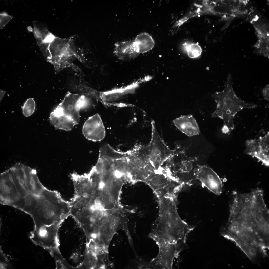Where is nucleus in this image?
<instances>
[{"instance_id":"nucleus-23","label":"nucleus","mask_w":269,"mask_h":269,"mask_svg":"<svg viewBox=\"0 0 269 269\" xmlns=\"http://www.w3.org/2000/svg\"><path fill=\"white\" fill-rule=\"evenodd\" d=\"M111 213L110 211L109 210H106L103 213V215L106 218H108L110 216Z\"/></svg>"},{"instance_id":"nucleus-30","label":"nucleus","mask_w":269,"mask_h":269,"mask_svg":"<svg viewBox=\"0 0 269 269\" xmlns=\"http://www.w3.org/2000/svg\"><path fill=\"white\" fill-rule=\"evenodd\" d=\"M105 268V266H104L103 265H102L100 267V269H104V268Z\"/></svg>"},{"instance_id":"nucleus-26","label":"nucleus","mask_w":269,"mask_h":269,"mask_svg":"<svg viewBox=\"0 0 269 269\" xmlns=\"http://www.w3.org/2000/svg\"><path fill=\"white\" fill-rule=\"evenodd\" d=\"M100 228L102 231H105L106 230L107 227L105 224H102L100 226Z\"/></svg>"},{"instance_id":"nucleus-4","label":"nucleus","mask_w":269,"mask_h":269,"mask_svg":"<svg viewBox=\"0 0 269 269\" xmlns=\"http://www.w3.org/2000/svg\"><path fill=\"white\" fill-rule=\"evenodd\" d=\"M46 59L54 66L57 71L69 68L78 72L79 68L73 63L77 59L84 63L85 60L71 39H61L55 37L49 43Z\"/></svg>"},{"instance_id":"nucleus-13","label":"nucleus","mask_w":269,"mask_h":269,"mask_svg":"<svg viewBox=\"0 0 269 269\" xmlns=\"http://www.w3.org/2000/svg\"><path fill=\"white\" fill-rule=\"evenodd\" d=\"M49 118L50 123L57 129L69 131L76 125L71 119L55 108L51 113Z\"/></svg>"},{"instance_id":"nucleus-7","label":"nucleus","mask_w":269,"mask_h":269,"mask_svg":"<svg viewBox=\"0 0 269 269\" xmlns=\"http://www.w3.org/2000/svg\"><path fill=\"white\" fill-rule=\"evenodd\" d=\"M89 102L87 96L68 92L55 109L71 119L77 125L80 122V109L87 106Z\"/></svg>"},{"instance_id":"nucleus-14","label":"nucleus","mask_w":269,"mask_h":269,"mask_svg":"<svg viewBox=\"0 0 269 269\" xmlns=\"http://www.w3.org/2000/svg\"><path fill=\"white\" fill-rule=\"evenodd\" d=\"M134 41L139 54L146 53L152 50L155 44L152 37L146 33L139 34Z\"/></svg>"},{"instance_id":"nucleus-9","label":"nucleus","mask_w":269,"mask_h":269,"mask_svg":"<svg viewBox=\"0 0 269 269\" xmlns=\"http://www.w3.org/2000/svg\"><path fill=\"white\" fill-rule=\"evenodd\" d=\"M197 180L204 187L214 194L219 195L222 192V181L217 173L206 165H200L198 171Z\"/></svg>"},{"instance_id":"nucleus-24","label":"nucleus","mask_w":269,"mask_h":269,"mask_svg":"<svg viewBox=\"0 0 269 269\" xmlns=\"http://www.w3.org/2000/svg\"><path fill=\"white\" fill-rule=\"evenodd\" d=\"M241 240L243 241H246L248 239V237L245 235H242L240 237Z\"/></svg>"},{"instance_id":"nucleus-22","label":"nucleus","mask_w":269,"mask_h":269,"mask_svg":"<svg viewBox=\"0 0 269 269\" xmlns=\"http://www.w3.org/2000/svg\"><path fill=\"white\" fill-rule=\"evenodd\" d=\"M115 220V217L114 216L112 215L110 216L109 218L108 221L109 223L111 224L113 223L114 221Z\"/></svg>"},{"instance_id":"nucleus-20","label":"nucleus","mask_w":269,"mask_h":269,"mask_svg":"<svg viewBox=\"0 0 269 269\" xmlns=\"http://www.w3.org/2000/svg\"><path fill=\"white\" fill-rule=\"evenodd\" d=\"M105 186V183L104 181L102 180H100L98 184V189L100 190H102Z\"/></svg>"},{"instance_id":"nucleus-3","label":"nucleus","mask_w":269,"mask_h":269,"mask_svg":"<svg viewBox=\"0 0 269 269\" xmlns=\"http://www.w3.org/2000/svg\"><path fill=\"white\" fill-rule=\"evenodd\" d=\"M232 84V77L229 73L223 90L216 92L212 95L216 105L211 114L212 117L222 120L224 125L230 131L235 128L234 119L238 113L244 109H253L257 106L255 104L245 101L238 97L234 90Z\"/></svg>"},{"instance_id":"nucleus-25","label":"nucleus","mask_w":269,"mask_h":269,"mask_svg":"<svg viewBox=\"0 0 269 269\" xmlns=\"http://www.w3.org/2000/svg\"><path fill=\"white\" fill-rule=\"evenodd\" d=\"M94 203L97 204H101V202L99 198H96L94 200Z\"/></svg>"},{"instance_id":"nucleus-1","label":"nucleus","mask_w":269,"mask_h":269,"mask_svg":"<svg viewBox=\"0 0 269 269\" xmlns=\"http://www.w3.org/2000/svg\"><path fill=\"white\" fill-rule=\"evenodd\" d=\"M0 192L1 204L29 215L34 224L52 218L63 207L59 194L43 186L33 170H18L5 177L0 181Z\"/></svg>"},{"instance_id":"nucleus-10","label":"nucleus","mask_w":269,"mask_h":269,"mask_svg":"<svg viewBox=\"0 0 269 269\" xmlns=\"http://www.w3.org/2000/svg\"><path fill=\"white\" fill-rule=\"evenodd\" d=\"M82 132L85 137L93 141L103 140L106 135L103 123L100 115L96 114L89 117L82 128Z\"/></svg>"},{"instance_id":"nucleus-19","label":"nucleus","mask_w":269,"mask_h":269,"mask_svg":"<svg viewBox=\"0 0 269 269\" xmlns=\"http://www.w3.org/2000/svg\"><path fill=\"white\" fill-rule=\"evenodd\" d=\"M262 92L264 99L267 101H269V85H266L262 89Z\"/></svg>"},{"instance_id":"nucleus-18","label":"nucleus","mask_w":269,"mask_h":269,"mask_svg":"<svg viewBox=\"0 0 269 269\" xmlns=\"http://www.w3.org/2000/svg\"><path fill=\"white\" fill-rule=\"evenodd\" d=\"M0 29L4 27L13 18L12 16L8 15L5 12L0 13Z\"/></svg>"},{"instance_id":"nucleus-11","label":"nucleus","mask_w":269,"mask_h":269,"mask_svg":"<svg viewBox=\"0 0 269 269\" xmlns=\"http://www.w3.org/2000/svg\"><path fill=\"white\" fill-rule=\"evenodd\" d=\"M172 122L176 127L188 136L196 135L200 133L198 123L192 115L182 116L174 119Z\"/></svg>"},{"instance_id":"nucleus-27","label":"nucleus","mask_w":269,"mask_h":269,"mask_svg":"<svg viewBox=\"0 0 269 269\" xmlns=\"http://www.w3.org/2000/svg\"><path fill=\"white\" fill-rule=\"evenodd\" d=\"M250 254L252 255H255L256 253L255 250L253 248H251L249 250Z\"/></svg>"},{"instance_id":"nucleus-17","label":"nucleus","mask_w":269,"mask_h":269,"mask_svg":"<svg viewBox=\"0 0 269 269\" xmlns=\"http://www.w3.org/2000/svg\"><path fill=\"white\" fill-rule=\"evenodd\" d=\"M35 103L32 98L27 99L22 107L23 113L26 117L31 115L34 111L35 108Z\"/></svg>"},{"instance_id":"nucleus-15","label":"nucleus","mask_w":269,"mask_h":269,"mask_svg":"<svg viewBox=\"0 0 269 269\" xmlns=\"http://www.w3.org/2000/svg\"><path fill=\"white\" fill-rule=\"evenodd\" d=\"M33 33L38 45L45 41L52 34L40 22L34 21Z\"/></svg>"},{"instance_id":"nucleus-29","label":"nucleus","mask_w":269,"mask_h":269,"mask_svg":"<svg viewBox=\"0 0 269 269\" xmlns=\"http://www.w3.org/2000/svg\"><path fill=\"white\" fill-rule=\"evenodd\" d=\"M108 221L106 219H102L101 221V222L102 224H105Z\"/></svg>"},{"instance_id":"nucleus-5","label":"nucleus","mask_w":269,"mask_h":269,"mask_svg":"<svg viewBox=\"0 0 269 269\" xmlns=\"http://www.w3.org/2000/svg\"><path fill=\"white\" fill-rule=\"evenodd\" d=\"M151 136L149 143L141 145L143 158L147 165L152 169L158 171L162 169L163 163L171 157L175 150L170 149L159 135L153 121L151 122Z\"/></svg>"},{"instance_id":"nucleus-6","label":"nucleus","mask_w":269,"mask_h":269,"mask_svg":"<svg viewBox=\"0 0 269 269\" xmlns=\"http://www.w3.org/2000/svg\"><path fill=\"white\" fill-rule=\"evenodd\" d=\"M172 164L169 169L172 176L181 183L190 185L197 180L199 167L196 160L189 157L184 151L174 153L170 158Z\"/></svg>"},{"instance_id":"nucleus-32","label":"nucleus","mask_w":269,"mask_h":269,"mask_svg":"<svg viewBox=\"0 0 269 269\" xmlns=\"http://www.w3.org/2000/svg\"><path fill=\"white\" fill-rule=\"evenodd\" d=\"M244 244L245 245H247L248 244L247 242H245L244 243Z\"/></svg>"},{"instance_id":"nucleus-31","label":"nucleus","mask_w":269,"mask_h":269,"mask_svg":"<svg viewBox=\"0 0 269 269\" xmlns=\"http://www.w3.org/2000/svg\"><path fill=\"white\" fill-rule=\"evenodd\" d=\"M255 244H256V242L254 241H253V242H252L251 243V244L252 245H254Z\"/></svg>"},{"instance_id":"nucleus-2","label":"nucleus","mask_w":269,"mask_h":269,"mask_svg":"<svg viewBox=\"0 0 269 269\" xmlns=\"http://www.w3.org/2000/svg\"><path fill=\"white\" fill-rule=\"evenodd\" d=\"M159 215L149 235L157 245L186 242L189 234L194 228L182 220L177 210L175 200L165 198L159 202Z\"/></svg>"},{"instance_id":"nucleus-12","label":"nucleus","mask_w":269,"mask_h":269,"mask_svg":"<svg viewBox=\"0 0 269 269\" xmlns=\"http://www.w3.org/2000/svg\"><path fill=\"white\" fill-rule=\"evenodd\" d=\"M115 45L114 53L121 60H130L139 54L134 40L118 42Z\"/></svg>"},{"instance_id":"nucleus-16","label":"nucleus","mask_w":269,"mask_h":269,"mask_svg":"<svg viewBox=\"0 0 269 269\" xmlns=\"http://www.w3.org/2000/svg\"><path fill=\"white\" fill-rule=\"evenodd\" d=\"M182 48L189 57L191 58H196L199 57L202 52V48L198 43L185 42L182 44Z\"/></svg>"},{"instance_id":"nucleus-28","label":"nucleus","mask_w":269,"mask_h":269,"mask_svg":"<svg viewBox=\"0 0 269 269\" xmlns=\"http://www.w3.org/2000/svg\"><path fill=\"white\" fill-rule=\"evenodd\" d=\"M5 93V92L2 91L1 90L0 91V101L2 100V98L3 97L4 94Z\"/></svg>"},{"instance_id":"nucleus-21","label":"nucleus","mask_w":269,"mask_h":269,"mask_svg":"<svg viewBox=\"0 0 269 269\" xmlns=\"http://www.w3.org/2000/svg\"><path fill=\"white\" fill-rule=\"evenodd\" d=\"M223 133L225 134L229 133L231 131L228 127L226 125H224L222 128Z\"/></svg>"},{"instance_id":"nucleus-8","label":"nucleus","mask_w":269,"mask_h":269,"mask_svg":"<svg viewBox=\"0 0 269 269\" xmlns=\"http://www.w3.org/2000/svg\"><path fill=\"white\" fill-rule=\"evenodd\" d=\"M245 151L256 158L265 165H269V132L258 139H248L245 143Z\"/></svg>"}]
</instances>
